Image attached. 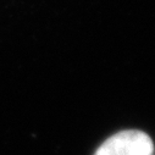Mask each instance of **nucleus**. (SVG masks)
Returning a JSON list of instances; mask_svg holds the SVG:
<instances>
[{
    "label": "nucleus",
    "instance_id": "f257e3e1",
    "mask_svg": "<svg viewBox=\"0 0 155 155\" xmlns=\"http://www.w3.org/2000/svg\"><path fill=\"white\" fill-rule=\"evenodd\" d=\"M151 138L137 130L121 131L106 139L94 155H153Z\"/></svg>",
    "mask_w": 155,
    "mask_h": 155
}]
</instances>
